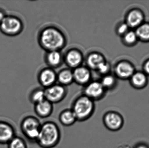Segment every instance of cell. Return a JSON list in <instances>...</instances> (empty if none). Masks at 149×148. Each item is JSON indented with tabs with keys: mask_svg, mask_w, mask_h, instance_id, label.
<instances>
[{
	"mask_svg": "<svg viewBox=\"0 0 149 148\" xmlns=\"http://www.w3.org/2000/svg\"><path fill=\"white\" fill-rule=\"evenodd\" d=\"M61 132L56 123L47 121L41 125L37 143L42 148L55 147L61 139Z\"/></svg>",
	"mask_w": 149,
	"mask_h": 148,
	"instance_id": "obj_1",
	"label": "cell"
},
{
	"mask_svg": "<svg viewBox=\"0 0 149 148\" xmlns=\"http://www.w3.org/2000/svg\"><path fill=\"white\" fill-rule=\"evenodd\" d=\"M39 39L41 46L48 52L59 51L66 43V39L63 34L54 27H48L43 30Z\"/></svg>",
	"mask_w": 149,
	"mask_h": 148,
	"instance_id": "obj_2",
	"label": "cell"
},
{
	"mask_svg": "<svg viewBox=\"0 0 149 148\" xmlns=\"http://www.w3.org/2000/svg\"><path fill=\"white\" fill-rule=\"evenodd\" d=\"M71 109L77 121H85L92 117L94 113V101L83 95L74 100Z\"/></svg>",
	"mask_w": 149,
	"mask_h": 148,
	"instance_id": "obj_3",
	"label": "cell"
},
{
	"mask_svg": "<svg viewBox=\"0 0 149 148\" xmlns=\"http://www.w3.org/2000/svg\"><path fill=\"white\" fill-rule=\"evenodd\" d=\"M41 123L34 116H26L22 120L21 129L24 136L30 140L36 142L39 136Z\"/></svg>",
	"mask_w": 149,
	"mask_h": 148,
	"instance_id": "obj_4",
	"label": "cell"
},
{
	"mask_svg": "<svg viewBox=\"0 0 149 148\" xmlns=\"http://www.w3.org/2000/svg\"><path fill=\"white\" fill-rule=\"evenodd\" d=\"M23 29V24L18 17L13 15L6 16L0 23V30L5 35L14 36L20 34Z\"/></svg>",
	"mask_w": 149,
	"mask_h": 148,
	"instance_id": "obj_5",
	"label": "cell"
},
{
	"mask_svg": "<svg viewBox=\"0 0 149 148\" xmlns=\"http://www.w3.org/2000/svg\"><path fill=\"white\" fill-rule=\"evenodd\" d=\"M46 100L52 104L59 103L64 100L67 94L64 86L54 84L45 89Z\"/></svg>",
	"mask_w": 149,
	"mask_h": 148,
	"instance_id": "obj_6",
	"label": "cell"
},
{
	"mask_svg": "<svg viewBox=\"0 0 149 148\" xmlns=\"http://www.w3.org/2000/svg\"><path fill=\"white\" fill-rule=\"evenodd\" d=\"M105 91L100 82L93 81L86 85L83 95L95 102L101 100L105 95Z\"/></svg>",
	"mask_w": 149,
	"mask_h": 148,
	"instance_id": "obj_7",
	"label": "cell"
},
{
	"mask_svg": "<svg viewBox=\"0 0 149 148\" xmlns=\"http://www.w3.org/2000/svg\"><path fill=\"white\" fill-rule=\"evenodd\" d=\"M102 120L105 127L110 131L119 130L123 125V119L121 116L114 111L106 113L103 116Z\"/></svg>",
	"mask_w": 149,
	"mask_h": 148,
	"instance_id": "obj_8",
	"label": "cell"
},
{
	"mask_svg": "<svg viewBox=\"0 0 149 148\" xmlns=\"http://www.w3.org/2000/svg\"><path fill=\"white\" fill-rule=\"evenodd\" d=\"M15 136L13 126L8 123L0 121V144H8Z\"/></svg>",
	"mask_w": 149,
	"mask_h": 148,
	"instance_id": "obj_9",
	"label": "cell"
},
{
	"mask_svg": "<svg viewBox=\"0 0 149 148\" xmlns=\"http://www.w3.org/2000/svg\"><path fill=\"white\" fill-rule=\"evenodd\" d=\"M115 73L121 79L130 78L135 73L134 67L130 63L122 61L118 63L115 67Z\"/></svg>",
	"mask_w": 149,
	"mask_h": 148,
	"instance_id": "obj_10",
	"label": "cell"
},
{
	"mask_svg": "<svg viewBox=\"0 0 149 148\" xmlns=\"http://www.w3.org/2000/svg\"><path fill=\"white\" fill-rule=\"evenodd\" d=\"M38 80L42 86L47 88L55 84L57 80V75L52 69H44L39 73Z\"/></svg>",
	"mask_w": 149,
	"mask_h": 148,
	"instance_id": "obj_11",
	"label": "cell"
},
{
	"mask_svg": "<svg viewBox=\"0 0 149 148\" xmlns=\"http://www.w3.org/2000/svg\"><path fill=\"white\" fill-rule=\"evenodd\" d=\"M72 72L74 81L78 84L86 85L90 82L91 74L88 68L80 66L74 69Z\"/></svg>",
	"mask_w": 149,
	"mask_h": 148,
	"instance_id": "obj_12",
	"label": "cell"
},
{
	"mask_svg": "<svg viewBox=\"0 0 149 148\" xmlns=\"http://www.w3.org/2000/svg\"><path fill=\"white\" fill-rule=\"evenodd\" d=\"M65 61L69 67L75 69L81 66L83 61V56L78 50H70L66 53Z\"/></svg>",
	"mask_w": 149,
	"mask_h": 148,
	"instance_id": "obj_13",
	"label": "cell"
},
{
	"mask_svg": "<svg viewBox=\"0 0 149 148\" xmlns=\"http://www.w3.org/2000/svg\"><path fill=\"white\" fill-rule=\"evenodd\" d=\"M144 18L141 11L138 9L132 10L127 15L126 23L130 28H137L143 23Z\"/></svg>",
	"mask_w": 149,
	"mask_h": 148,
	"instance_id": "obj_14",
	"label": "cell"
},
{
	"mask_svg": "<svg viewBox=\"0 0 149 148\" xmlns=\"http://www.w3.org/2000/svg\"><path fill=\"white\" fill-rule=\"evenodd\" d=\"M35 112L41 118L45 119L51 115L53 111V104L45 100L35 105Z\"/></svg>",
	"mask_w": 149,
	"mask_h": 148,
	"instance_id": "obj_15",
	"label": "cell"
},
{
	"mask_svg": "<svg viewBox=\"0 0 149 148\" xmlns=\"http://www.w3.org/2000/svg\"><path fill=\"white\" fill-rule=\"evenodd\" d=\"M106 61L104 56L100 53L93 52L90 53L86 58V63L90 69L97 70L99 67Z\"/></svg>",
	"mask_w": 149,
	"mask_h": 148,
	"instance_id": "obj_16",
	"label": "cell"
},
{
	"mask_svg": "<svg viewBox=\"0 0 149 148\" xmlns=\"http://www.w3.org/2000/svg\"><path fill=\"white\" fill-rule=\"evenodd\" d=\"M58 119L60 123L65 127H70L77 121L71 109H65L62 111L59 114Z\"/></svg>",
	"mask_w": 149,
	"mask_h": 148,
	"instance_id": "obj_17",
	"label": "cell"
},
{
	"mask_svg": "<svg viewBox=\"0 0 149 148\" xmlns=\"http://www.w3.org/2000/svg\"><path fill=\"white\" fill-rule=\"evenodd\" d=\"M62 54L58 50L49 51L46 56L47 64L52 67H58L62 63Z\"/></svg>",
	"mask_w": 149,
	"mask_h": 148,
	"instance_id": "obj_18",
	"label": "cell"
},
{
	"mask_svg": "<svg viewBox=\"0 0 149 148\" xmlns=\"http://www.w3.org/2000/svg\"><path fill=\"white\" fill-rule=\"evenodd\" d=\"M131 78V83L136 88H142L146 86L148 83V78L146 74L142 72L134 73Z\"/></svg>",
	"mask_w": 149,
	"mask_h": 148,
	"instance_id": "obj_19",
	"label": "cell"
},
{
	"mask_svg": "<svg viewBox=\"0 0 149 148\" xmlns=\"http://www.w3.org/2000/svg\"><path fill=\"white\" fill-rule=\"evenodd\" d=\"M57 80L59 84L63 86L70 85L74 81L73 72L69 69H64L57 75Z\"/></svg>",
	"mask_w": 149,
	"mask_h": 148,
	"instance_id": "obj_20",
	"label": "cell"
},
{
	"mask_svg": "<svg viewBox=\"0 0 149 148\" xmlns=\"http://www.w3.org/2000/svg\"><path fill=\"white\" fill-rule=\"evenodd\" d=\"M138 39L144 41H149V23H143L136 28L135 31Z\"/></svg>",
	"mask_w": 149,
	"mask_h": 148,
	"instance_id": "obj_21",
	"label": "cell"
},
{
	"mask_svg": "<svg viewBox=\"0 0 149 148\" xmlns=\"http://www.w3.org/2000/svg\"><path fill=\"white\" fill-rule=\"evenodd\" d=\"M29 99L34 105L45 101L46 100L45 90L41 89H35L30 95Z\"/></svg>",
	"mask_w": 149,
	"mask_h": 148,
	"instance_id": "obj_22",
	"label": "cell"
},
{
	"mask_svg": "<svg viewBox=\"0 0 149 148\" xmlns=\"http://www.w3.org/2000/svg\"><path fill=\"white\" fill-rule=\"evenodd\" d=\"M123 42L127 45H134L136 43L138 37L135 31L129 30L123 36Z\"/></svg>",
	"mask_w": 149,
	"mask_h": 148,
	"instance_id": "obj_23",
	"label": "cell"
},
{
	"mask_svg": "<svg viewBox=\"0 0 149 148\" xmlns=\"http://www.w3.org/2000/svg\"><path fill=\"white\" fill-rule=\"evenodd\" d=\"M8 148H27L25 141L20 137L15 136L8 144Z\"/></svg>",
	"mask_w": 149,
	"mask_h": 148,
	"instance_id": "obj_24",
	"label": "cell"
},
{
	"mask_svg": "<svg viewBox=\"0 0 149 148\" xmlns=\"http://www.w3.org/2000/svg\"><path fill=\"white\" fill-rule=\"evenodd\" d=\"M115 77L111 75H106L102 79L100 83L105 89H110L114 87L116 84Z\"/></svg>",
	"mask_w": 149,
	"mask_h": 148,
	"instance_id": "obj_25",
	"label": "cell"
},
{
	"mask_svg": "<svg viewBox=\"0 0 149 148\" xmlns=\"http://www.w3.org/2000/svg\"><path fill=\"white\" fill-rule=\"evenodd\" d=\"M129 28L130 27L126 22L122 23L118 25L116 28V32L118 34L123 36L128 31H129Z\"/></svg>",
	"mask_w": 149,
	"mask_h": 148,
	"instance_id": "obj_26",
	"label": "cell"
},
{
	"mask_svg": "<svg viewBox=\"0 0 149 148\" xmlns=\"http://www.w3.org/2000/svg\"><path fill=\"white\" fill-rule=\"evenodd\" d=\"M110 68L109 63L107 61H105L99 67L97 71H98L100 74L106 75L107 74V73L109 72Z\"/></svg>",
	"mask_w": 149,
	"mask_h": 148,
	"instance_id": "obj_27",
	"label": "cell"
},
{
	"mask_svg": "<svg viewBox=\"0 0 149 148\" xmlns=\"http://www.w3.org/2000/svg\"><path fill=\"white\" fill-rule=\"evenodd\" d=\"M143 70H144V73L146 74L149 75V60L144 63L143 65Z\"/></svg>",
	"mask_w": 149,
	"mask_h": 148,
	"instance_id": "obj_28",
	"label": "cell"
},
{
	"mask_svg": "<svg viewBox=\"0 0 149 148\" xmlns=\"http://www.w3.org/2000/svg\"><path fill=\"white\" fill-rule=\"evenodd\" d=\"M6 16L4 11L0 9V23L2 21Z\"/></svg>",
	"mask_w": 149,
	"mask_h": 148,
	"instance_id": "obj_29",
	"label": "cell"
},
{
	"mask_svg": "<svg viewBox=\"0 0 149 148\" xmlns=\"http://www.w3.org/2000/svg\"><path fill=\"white\" fill-rule=\"evenodd\" d=\"M136 148H148V147L146 146H144V145H141V146H139Z\"/></svg>",
	"mask_w": 149,
	"mask_h": 148,
	"instance_id": "obj_30",
	"label": "cell"
}]
</instances>
